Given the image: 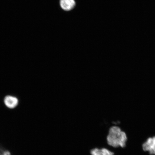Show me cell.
Masks as SVG:
<instances>
[{"mask_svg":"<svg viewBox=\"0 0 155 155\" xmlns=\"http://www.w3.org/2000/svg\"><path fill=\"white\" fill-rule=\"evenodd\" d=\"M6 106L10 109H13L18 105V100L16 97L11 95L6 96L4 100Z\"/></svg>","mask_w":155,"mask_h":155,"instance_id":"obj_4","label":"cell"},{"mask_svg":"<svg viewBox=\"0 0 155 155\" xmlns=\"http://www.w3.org/2000/svg\"><path fill=\"white\" fill-rule=\"evenodd\" d=\"M106 139L108 147L115 150L125 148L127 146L128 137L127 133L120 127L114 125L108 129Z\"/></svg>","mask_w":155,"mask_h":155,"instance_id":"obj_1","label":"cell"},{"mask_svg":"<svg viewBox=\"0 0 155 155\" xmlns=\"http://www.w3.org/2000/svg\"><path fill=\"white\" fill-rule=\"evenodd\" d=\"M0 155H11V153L8 150H2L0 152Z\"/></svg>","mask_w":155,"mask_h":155,"instance_id":"obj_6","label":"cell"},{"mask_svg":"<svg viewBox=\"0 0 155 155\" xmlns=\"http://www.w3.org/2000/svg\"><path fill=\"white\" fill-rule=\"evenodd\" d=\"M141 148L150 155H155V135L148 137L142 143Z\"/></svg>","mask_w":155,"mask_h":155,"instance_id":"obj_2","label":"cell"},{"mask_svg":"<svg viewBox=\"0 0 155 155\" xmlns=\"http://www.w3.org/2000/svg\"><path fill=\"white\" fill-rule=\"evenodd\" d=\"M91 155H115V151L109 147H96L90 151Z\"/></svg>","mask_w":155,"mask_h":155,"instance_id":"obj_3","label":"cell"},{"mask_svg":"<svg viewBox=\"0 0 155 155\" xmlns=\"http://www.w3.org/2000/svg\"><path fill=\"white\" fill-rule=\"evenodd\" d=\"M74 0H60V4L64 11H69L74 8L75 5Z\"/></svg>","mask_w":155,"mask_h":155,"instance_id":"obj_5","label":"cell"}]
</instances>
